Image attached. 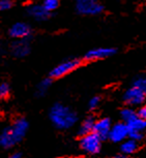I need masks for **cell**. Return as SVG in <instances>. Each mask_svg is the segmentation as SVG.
<instances>
[{
  "label": "cell",
  "mask_w": 146,
  "mask_h": 158,
  "mask_svg": "<svg viewBox=\"0 0 146 158\" xmlns=\"http://www.w3.org/2000/svg\"><path fill=\"white\" fill-rule=\"evenodd\" d=\"M29 123L25 118H19L0 133V147L11 149L25 138Z\"/></svg>",
  "instance_id": "cell-1"
},
{
  "label": "cell",
  "mask_w": 146,
  "mask_h": 158,
  "mask_svg": "<svg viewBox=\"0 0 146 158\" xmlns=\"http://www.w3.org/2000/svg\"><path fill=\"white\" fill-rule=\"evenodd\" d=\"M49 118L52 124L60 130H67L74 127L78 121L76 112L62 103L53 104L49 112Z\"/></svg>",
  "instance_id": "cell-2"
},
{
  "label": "cell",
  "mask_w": 146,
  "mask_h": 158,
  "mask_svg": "<svg viewBox=\"0 0 146 158\" xmlns=\"http://www.w3.org/2000/svg\"><path fill=\"white\" fill-rule=\"evenodd\" d=\"M79 145L80 149L88 155H97L102 150V139L92 132L81 136Z\"/></svg>",
  "instance_id": "cell-3"
},
{
  "label": "cell",
  "mask_w": 146,
  "mask_h": 158,
  "mask_svg": "<svg viewBox=\"0 0 146 158\" xmlns=\"http://www.w3.org/2000/svg\"><path fill=\"white\" fill-rule=\"evenodd\" d=\"M77 13L83 16H97L104 10V5L95 0H78L75 4Z\"/></svg>",
  "instance_id": "cell-4"
},
{
  "label": "cell",
  "mask_w": 146,
  "mask_h": 158,
  "mask_svg": "<svg viewBox=\"0 0 146 158\" xmlns=\"http://www.w3.org/2000/svg\"><path fill=\"white\" fill-rule=\"evenodd\" d=\"M80 64H81V61L79 59H67V60L56 65L50 71V79H59V77L67 76L71 71L77 69L80 66Z\"/></svg>",
  "instance_id": "cell-5"
},
{
  "label": "cell",
  "mask_w": 146,
  "mask_h": 158,
  "mask_svg": "<svg viewBox=\"0 0 146 158\" xmlns=\"http://www.w3.org/2000/svg\"><path fill=\"white\" fill-rule=\"evenodd\" d=\"M145 96H146V89H142L140 87H137L136 85L132 84V86L124 92L123 100L129 106H141L144 102Z\"/></svg>",
  "instance_id": "cell-6"
},
{
  "label": "cell",
  "mask_w": 146,
  "mask_h": 158,
  "mask_svg": "<svg viewBox=\"0 0 146 158\" xmlns=\"http://www.w3.org/2000/svg\"><path fill=\"white\" fill-rule=\"evenodd\" d=\"M129 138V128L123 122L114 124L110 129L108 139L113 143H122Z\"/></svg>",
  "instance_id": "cell-7"
},
{
  "label": "cell",
  "mask_w": 146,
  "mask_h": 158,
  "mask_svg": "<svg viewBox=\"0 0 146 158\" xmlns=\"http://www.w3.org/2000/svg\"><path fill=\"white\" fill-rule=\"evenodd\" d=\"M116 53L114 48H95V49L89 50L84 56V59L87 61L102 60L113 56Z\"/></svg>",
  "instance_id": "cell-8"
},
{
  "label": "cell",
  "mask_w": 146,
  "mask_h": 158,
  "mask_svg": "<svg viewBox=\"0 0 146 158\" xmlns=\"http://www.w3.org/2000/svg\"><path fill=\"white\" fill-rule=\"evenodd\" d=\"M10 34L11 37L16 38L18 40H27V38L31 35V27L27 23L17 22L11 27Z\"/></svg>",
  "instance_id": "cell-9"
},
{
  "label": "cell",
  "mask_w": 146,
  "mask_h": 158,
  "mask_svg": "<svg viewBox=\"0 0 146 158\" xmlns=\"http://www.w3.org/2000/svg\"><path fill=\"white\" fill-rule=\"evenodd\" d=\"M111 127H112L111 120L109 118H102L100 120H95L92 133H94L97 136H99L102 141L103 139H107Z\"/></svg>",
  "instance_id": "cell-10"
},
{
  "label": "cell",
  "mask_w": 146,
  "mask_h": 158,
  "mask_svg": "<svg viewBox=\"0 0 146 158\" xmlns=\"http://www.w3.org/2000/svg\"><path fill=\"white\" fill-rule=\"evenodd\" d=\"M27 14L32 19H34L35 21H38V22H44V21L49 19L50 16H51L48 11L45 10L43 5L37 4V3L29 4L27 6Z\"/></svg>",
  "instance_id": "cell-11"
},
{
  "label": "cell",
  "mask_w": 146,
  "mask_h": 158,
  "mask_svg": "<svg viewBox=\"0 0 146 158\" xmlns=\"http://www.w3.org/2000/svg\"><path fill=\"white\" fill-rule=\"evenodd\" d=\"M11 49V54L17 58H24L30 53V46H29L27 40L14 41Z\"/></svg>",
  "instance_id": "cell-12"
},
{
  "label": "cell",
  "mask_w": 146,
  "mask_h": 158,
  "mask_svg": "<svg viewBox=\"0 0 146 158\" xmlns=\"http://www.w3.org/2000/svg\"><path fill=\"white\" fill-rule=\"evenodd\" d=\"M138 148H139L138 143L133 141V139H124L120 145L121 155H123V156L132 155L138 150Z\"/></svg>",
  "instance_id": "cell-13"
},
{
  "label": "cell",
  "mask_w": 146,
  "mask_h": 158,
  "mask_svg": "<svg viewBox=\"0 0 146 158\" xmlns=\"http://www.w3.org/2000/svg\"><path fill=\"white\" fill-rule=\"evenodd\" d=\"M94 123H95V119L92 117V116H89V117L85 118L84 120L82 121L81 125H80L78 133L81 136H84L86 135L91 133L92 130H93Z\"/></svg>",
  "instance_id": "cell-14"
},
{
  "label": "cell",
  "mask_w": 146,
  "mask_h": 158,
  "mask_svg": "<svg viewBox=\"0 0 146 158\" xmlns=\"http://www.w3.org/2000/svg\"><path fill=\"white\" fill-rule=\"evenodd\" d=\"M126 125L127 126V128H129V132H131V131L143 132L146 128V120H142V119H139L138 117H136L134 120L129 122V123Z\"/></svg>",
  "instance_id": "cell-15"
},
{
  "label": "cell",
  "mask_w": 146,
  "mask_h": 158,
  "mask_svg": "<svg viewBox=\"0 0 146 158\" xmlns=\"http://www.w3.org/2000/svg\"><path fill=\"white\" fill-rule=\"evenodd\" d=\"M52 85V79L48 77V79H44L43 81L40 82V84L37 85L36 90H35V95L37 97H43L47 94L49 88Z\"/></svg>",
  "instance_id": "cell-16"
},
{
  "label": "cell",
  "mask_w": 146,
  "mask_h": 158,
  "mask_svg": "<svg viewBox=\"0 0 146 158\" xmlns=\"http://www.w3.org/2000/svg\"><path fill=\"white\" fill-rule=\"evenodd\" d=\"M120 116H121V119H122L123 123L127 124L129 122L134 120V119L137 117V114H136V111H134L133 109L126 108V109H123L122 111H121Z\"/></svg>",
  "instance_id": "cell-17"
},
{
  "label": "cell",
  "mask_w": 146,
  "mask_h": 158,
  "mask_svg": "<svg viewBox=\"0 0 146 158\" xmlns=\"http://www.w3.org/2000/svg\"><path fill=\"white\" fill-rule=\"evenodd\" d=\"M41 5L45 8V10L51 15L53 11L56 10L59 7V1L58 0H45L43 3H41Z\"/></svg>",
  "instance_id": "cell-18"
},
{
  "label": "cell",
  "mask_w": 146,
  "mask_h": 158,
  "mask_svg": "<svg viewBox=\"0 0 146 158\" xmlns=\"http://www.w3.org/2000/svg\"><path fill=\"white\" fill-rule=\"evenodd\" d=\"M11 94V87L7 83H2L0 84V98L3 99V98L8 97V95Z\"/></svg>",
  "instance_id": "cell-19"
},
{
  "label": "cell",
  "mask_w": 146,
  "mask_h": 158,
  "mask_svg": "<svg viewBox=\"0 0 146 158\" xmlns=\"http://www.w3.org/2000/svg\"><path fill=\"white\" fill-rule=\"evenodd\" d=\"M14 2L11 0H0V11L8 10L13 7Z\"/></svg>",
  "instance_id": "cell-20"
},
{
  "label": "cell",
  "mask_w": 146,
  "mask_h": 158,
  "mask_svg": "<svg viewBox=\"0 0 146 158\" xmlns=\"http://www.w3.org/2000/svg\"><path fill=\"white\" fill-rule=\"evenodd\" d=\"M100 101H101V98L99 96L91 97L90 99H89V101H88V109L89 110H95L97 106H99Z\"/></svg>",
  "instance_id": "cell-21"
},
{
  "label": "cell",
  "mask_w": 146,
  "mask_h": 158,
  "mask_svg": "<svg viewBox=\"0 0 146 158\" xmlns=\"http://www.w3.org/2000/svg\"><path fill=\"white\" fill-rule=\"evenodd\" d=\"M143 138H144L143 132H137V131H131V132H129V139H133V141H135L137 143L142 141Z\"/></svg>",
  "instance_id": "cell-22"
},
{
  "label": "cell",
  "mask_w": 146,
  "mask_h": 158,
  "mask_svg": "<svg viewBox=\"0 0 146 158\" xmlns=\"http://www.w3.org/2000/svg\"><path fill=\"white\" fill-rule=\"evenodd\" d=\"M137 117L142 120H146V108L145 106H140L138 111L136 112Z\"/></svg>",
  "instance_id": "cell-23"
},
{
  "label": "cell",
  "mask_w": 146,
  "mask_h": 158,
  "mask_svg": "<svg viewBox=\"0 0 146 158\" xmlns=\"http://www.w3.org/2000/svg\"><path fill=\"white\" fill-rule=\"evenodd\" d=\"M7 158H22V154L19 153V152H15V153L11 154Z\"/></svg>",
  "instance_id": "cell-24"
},
{
  "label": "cell",
  "mask_w": 146,
  "mask_h": 158,
  "mask_svg": "<svg viewBox=\"0 0 146 158\" xmlns=\"http://www.w3.org/2000/svg\"><path fill=\"white\" fill-rule=\"evenodd\" d=\"M114 158H127V156H123V155H116Z\"/></svg>",
  "instance_id": "cell-25"
}]
</instances>
